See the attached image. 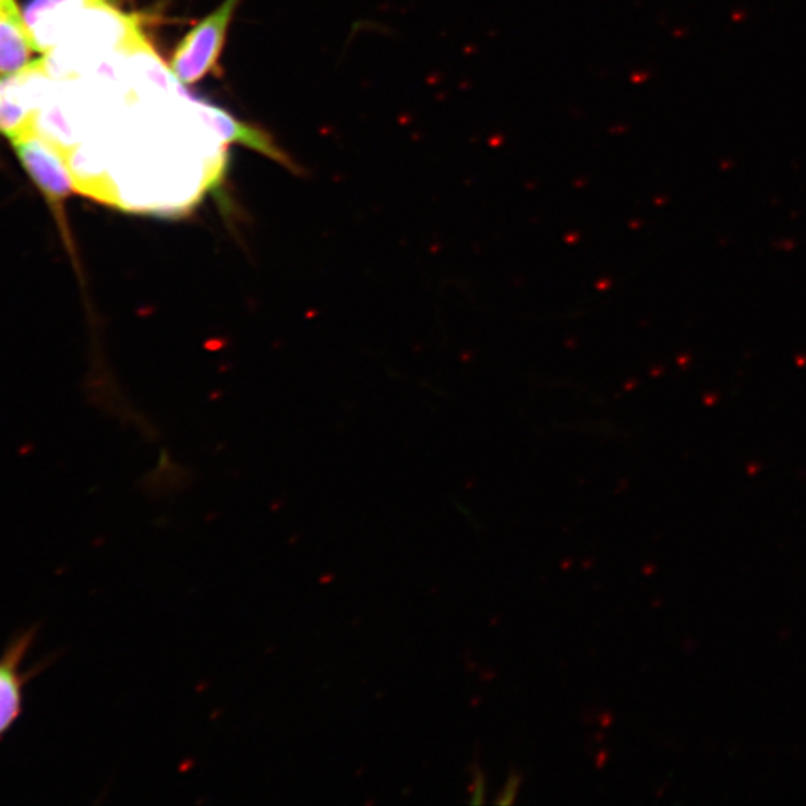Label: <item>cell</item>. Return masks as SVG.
Returning a JSON list of instances; mask_svg holds the SVG:
<instances>
[{
	"instance_id": "5",
	"label": "cell",
	"mask_w": 806,
	"mask_h": 806,
	"mask_svg": "<svg viewBox=\"0 0 806 806\" xmlns=\"http://www.w3.org/2000/svg\"><path fill=\"white\" fill-rule=\"evenodd\" d=\"M34 35L15 0L0 2V76L17 74L38 62Z\"/></svg>"
},
{
	"instance_id": "6",
	"label": "cell",
	"mask_w": 806,
	"mask_h": 806,
	"mask_svg": "<svg viewBox=\"0 0 806 806\" xmlns=\"http://www.w3.org/2000/svg\"><path fill=\"white\" fill-rule=\"evenodd\" d=\"M190 99H192L193 107L196 109L197 115L202 117V120H204L206 124H209L210 128L214 129V132H216L218 137H220L221 141H225V143L245 145V147L254 149V152L261 153L263 156L269 157V159L287 166V168H293L289 157H287L286 154L275 145L273 137L267 135L266 132H263L262 129L242 123V121L234 119V117L230 116L228 111H225V109L214 107V105L205 103V100L200 99V97H190Z\"/></svg>"
},
{
	"instance_id": "2",
	"label": "cell",
	"mask_w": 806,
	"mask_h": 806,
	"mask_svg": "<svg viewBox=\"0 0 806 806\" xmlns=\"http://www.w3.org/2000/svg\"><path fill=\"white\" fill-rule=\"evenodd\" d=\"M239 2L241 0H225L180 40L169 64L178 83L190 86L218 71L226 35Z\"/></svg>"
},
{
	"instance_id": "4",
	"label": "cell",
	"mask_w": 806,
	"mask_h": 806,
	"mask_svg": "<svg viewBox=\"0 0 806 806\" xmlns=\"http://www.w3.org/2000/svg\"><path fill=\"white\" fill-rule=\"evenodd\" d=\"M38 629H27L15 636L0 655V739L11 731L22 717L24 687L29 682V671L24 662L35 646Z\"/></svg>"
},
{
	"instance_id": "3",
	"label": "cell",
	"mask_w": 806,
	"mask_h": 806,
	"mask_svg": "<svg viewBox=\"0 0 806 806\" xmlns=\"http://www.w3.org/2000/svg\"><path fill=\"white\" fill-rule=\"evenodd\" d=\"M50 79L43 60L17 74L0 76V132L10 141L38 128Z\"/></svg>"
},
{
	"instance_id": "7",
	"label": "cell",
	"mask_w": 806,
	"mask_h": 806,
	"mask_svg": "<svg viewBox=\"0 0 806 806\" xmlns=\"http://www.w3.org/2000/svg\"><path fill=\"white\" fill-rule=\"evenodd\" d=\"M521 775L518 772H512L506 780L505 787L502 790L500 797L496 799L497 805H512L517 799L518 789H520Z\"/></svg>"
},
{
	"instance_id": "9",
	"label": "cell",
	"mask_w": 806,
	"mask_h": 806,
	"mask_svg": "<svg viewBox=\"0 0 806 806\" xmlns=\"http://www.w3.org/2000/svg\"><path fill=\"white\" fill-rule=\"evenodd\" d=\"M0 2H7V0H0Z\"/></svg>"
},
{
	"instance_id": "1",
	"label": "cell",
	"mask_w": 806,
	"mask_h": 806,
	"mask_svg": "<svg viewBox=\"0 0 806 806\" xmlns=\"http://www.w3.org/2000/svg\"><path fill=\"white\" fill-rule=\"evenodd\" d=\"M11 144L24 171L51 209L52 217L58 222L60 237L72 261H75V244L69 229L67 202L76 190L68 164L67 148L40 132L38 128L15 137Z\"/></svg>"
},
{
	"instance_id": "8",
	"label": "cell",
	"mask_w": 806,
	"mask_h": 806,
	"mask_svg": "<svg viewBox=\"0 0 806 806\" xmlns=\"http://www.w3.org/2000/svg\"><path fill=\"white\" fill-rule=\"evenodd\" d=\"M485 801V777L480 768L473 767L471 785V804L481 805Z\"/></svg>"
}]
</instances>
